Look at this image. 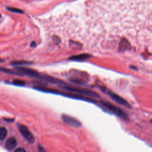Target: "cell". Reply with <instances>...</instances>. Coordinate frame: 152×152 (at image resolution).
I'll return each mask as SVG.
<instances>
[{
	"instance_id": "obj_1",
	"label": "cell",
	"mask_w": 152,
	"mask_h": 152,
	"mask_svg": "<svg viewBox=\"0 0 152 152\" xmlns=\"http://www.w3.org/2000/svg\"><path fill=\"white\" fill-rule=\"evenodd\" d=\"M61 87L63 89L68 90L69 91L74 92L77 94H78L82 96H86L89 97H93V98H99L100 97V96L96 92L91 91L89 89H84L82 88H77V87H73L71 86L70 85H68L67 84H66L64 86H61Z\"/></svg>"
},
{
	"instance_id": "obj_2",
	"label": "cell",
	"mask_w": 152,
	"mask_h": 152,
	"mask_svg": "<svg viewBox=\"0 0 152 152\" xmlns=\"http://www.w3.org/2000/svg\"><path fill=\"white\" fill-rule=\"evenodd\" d=\"M100 105L103 107V109L107 110L108 112H110L111 114H113L117 116L120 117L122 120L125 121L128 120V117L127 115L125 112L121 110L120 108H118L116 106L111 104L108 102H106L104 101L100 102Z\"/></svg>"
},
{
	"instance_id": "obj_3",
	"label": "cell",
	"mask_w": 152,
	"mask_h": 152,
	"mask_svg": "<svg viewBox=\"0 0 152 152\" xmlns=\"http://www.w3.org/2000/svg\"><path fill=\"white\" fill-rule=\"evenodd\" d=\"M99 89L102 92H103L104 93L107 94L108 96H109L111 99H113L117 103L125 107H128V108L131 107L130 104L126 101H125L124 99H123L122 97H121L119 95L114 93V92H112V91H111L108 89L106 88L105 87H103V86L99 87Z\"/></svg>"
},
{
	"instance_id": "obj_4",
	"label": "cell",
	"mask_w": 152,
	"mask_h": 152,
	"mask_svg": "<svg viewBox=\"0 0 152 152\" xmlns=\"http://www.w3.org/2000/svg\"><path fill=\"white\" fill-rule=\"evenodd\" d=\"M18 128L22 136L30 143H33L35 141L34 136L31 133V132L26 126L22 124L18 125Z\"/></svg>"
},
{
	"instance_id": "obj_5",
	"label": "cell",
	"mask_w": 152,
	"mask_h": 152,
	"mask_svg": "<svg viewBox=\"0 0 152 152\" xmlns=\"http://www.w3.org/2000/svg\"><path fill=\"white\" fill-rule=\"evenodd\" d=\"M62 120L65 123L70 125V126L74 127L76 128H79L82 127V124L80 121L76 120V118L71 117L70 116L67 115H63Z\"/></svg>"
},
{
	"instance_id": "obj_6",
	"label": "cell",
	"mask_w": 152,
	"mask_h": 152,
	"mask_svg": "<svg viewBox=\"0 0 152 152\" xmlns=\"http://www.w3.org/2000/svg\"><path fill=\"white\" fill-rule=\"evenodd\" d=\"M16 69L18 72H21L22 74L24 75H27L32 77H36V78H40L41 76V75H39V74L36 71L29 68L17 67H16Z\"/></svg>"
},
{
	"instance_id": "obj_7",
	"label": "cell",
	"mask_w": 152,
	"mask_h": 152,
	"mask_svg": "<svg viewBox=\"0 0 152 152\" xmlns=\"http://www.w3.org/2000/svg\"><path fill=\"white\" fill-rule=\"evenodd\" d=\"M17 140L14 137H11L6 141L5 148L9 150L14 149L17 146Z\"/></svg>"
},
{
	"instance_id": "obj_8",
	"label": "cell",
	"mask_w": 152,
	"mask_h": 152,
	"mask_svg": "<svg viewBox=\"0 0 152 152\" xmlns=\"http://www.w3.org/2000/svg\"><path fill=\"white\" fill-rule=\"evenodd\" d=\"M91 57V55L88 54H82L80 55H77L72 56L70 58V60L74 61H83L86 60L87 59Z\"/></svg>"
},
{
	"instance_id": "obj_9",
	"label": "cell",
	"mask_w": 152,
	"mask_h": 152,
	"mask_svg": "<svg viewBox=\"0 0 152 152\" xmlns=\"http://www.w3.org/2000/svg\"><path fill=\"white\" fill-rule=\"evenodd\" d=\"M0 72H4V73L9 74H16V75H19V76H23V74L21 73V72H20L18 71V72L17 71H14L11 70L10 69L4 68V67H0Z\"/></svg>"
},
{
	"instance_id": "obj_10",
	"label": "cell",
	"mask_w": 152,
	"mask_h": 152,
	"mask_svg": "<svg viewBox=\"0 0 152 152\" xmlns=\"http://www.w3.org/2000/svg\"><path fill=\"white\" fill-rule=\"evenodd\" d=\"M7 135V130L4 127L0 128V141L3 140Z\"/></svg>"
},
{
	"instance_id": "obj_11",
	"label": "cell",
	"mask_w": 152,
	"mask_h": 152,
	"mask_svg": "<svg viewBox=\"0 0 152 152\" xmlns=\"http://www.w3.org/2000/svg\"><path fill=\"white\" fill-rule=\"evenodd\" d=\"M32 63L29 62V61H14L13 62L11 65H15L18 67V66L20 65H30L32 64Z\"/></svg>"
},
{
	"instance_id": "obj_12",
	"label": "cell",
	"mask_w": 152,
	"mask_h": 152,
	"mask_svg": "<svg viewBox=\"0 0 152 152\" xmlns=\"http://www.w3.org/2000/svg\"><path fill=\"white\" fill-rule=\"evenodd\" d=\"M13 84L16 85V86H23L26 84V83L23 81V80H14L13 82Z\"/></svg>"
},
{
	"instance_id": "obj_13",
	"label": "cell",
	"mask_w": 152,
	"mask_h": 152,
	"mask_svg": "<svg viewBox=\"0 0 152 152\" xmlns=\"http://www.w3.org/2000/svg\"><path fill=\"white\" fill-rule=\"evenodd\" d=\"M8 10L13 12V13H20V14H22L24 12L20 10V9H18L17 8H14V7H8L7 8Z\"/></svg>"
},
{
	"instance_id": "obj_14",
	"label": "cell",
	"mask_w": 152,
	"mask_h": 152,
	"mask_svg": "<svg viewBox=\"0 0 152 152\" xmlns=\"http://www.w3.org/2000/svg\"><path fill=\"white\" fill-rule=\"evenodd\" d=\"M16 152H25L26 150H24L23 148H18L15 150Z\"/></svg>"
},
{
	"instance_id": "obj_15",
	"label": "cell",
	"mask_w": 152,
	"mask_h": 152,
	"mask_svg": "<svg viewBox=\"0 0 152 152\" xmlns=\"http://www.w3.org/2000/svg\"><path fill=\"white\" fill-rule=\"evenodd\" d=\"M4 120L7 122H13L14 121V119H9V118H4Z\"/></svg>"
},
{
	"instance_id": "obj_16",
	"label": "cell",
	"mask_w": 152,
	"mask_h": 152,
	"mask_svg": "<svg viewBox=\"0 0 152 152\" xmlns=\"http://www.w3.org/2000/svg\"><path fill=\"white\" fill-rule=\"evenodd\" d=\"M36 42H32L31 43V45H30V46H31L32 47H34H34H36Z\"/></svg>"
},
{
	"instance_id": "obj_17",
	"label": "cell",
	"mask_w": 152,
	"mask_h": 152,
	"mask_svg": "<svg viewBox=\"0 0 152 152\" xmlns=\"http://www.w3.org/2000/svg\"><path fill=\"white\" fill-rule=\"evenodd\" d=\"M3 60H2V59H0V62H3Z\"/></svg>"
},
{
	"instance_id": "obj_18",
	"label": "cell",
	"mask_w": 152,
	"mask_h": 152,
	"mask_svg": "<svg viewBox=\"0 0 152 152\" xmlns=\"http://www.w3.org/2000/svg\"><path fill=\"white\" fill-rule=\"evenodd\" d=\"M151 123H152V120H151Z\"/></svg>"
}]
</instances>
